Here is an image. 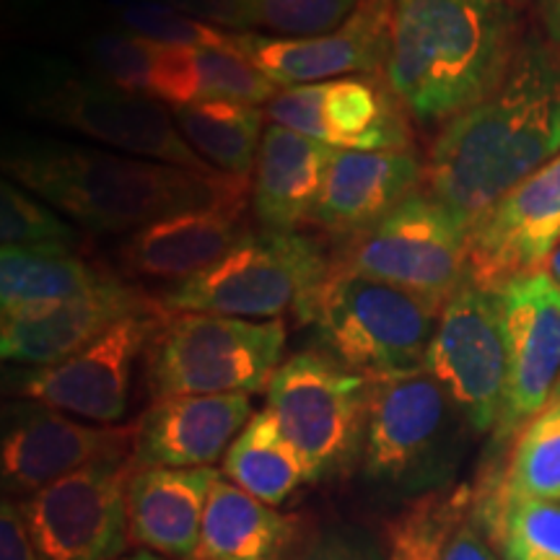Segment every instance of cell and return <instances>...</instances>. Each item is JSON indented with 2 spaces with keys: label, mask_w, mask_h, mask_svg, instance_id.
Listing matches in <instances>:
<instances>
[{
  "label": "cell",
  "mask_w": 560,
  "mask_h": 560,
  "mask_svg": "<svg viewBox=\"0 0 560 560\" xmlns=\"http://www.w3.org/2000/svg\"><path fill=\"white\" fill-rule=\"evenodd\" d=\"M172 115L187 143L213 170L249 177L262 145L268 112L236 102H195L172 107Z\"/></svg>",
  "instance_id": "29"
},
{
  "label": "cell",
  "mask_w": 560,
  "mask_h": 560,
  "mask_svg": "<svg viewBox=\"0 0 560 560\" xmlns=\"http://www.w3.org/2000/svg\"><path fill=\"white\" fill-rule=\"evenodd\" d=\"M439 560H499L495 552L490 550V545L482 540L480 529L467 520L462 527L454 532V537L446 545V550L441 552Z\"/></svg>",
  "instance_id": "40"
},
{
  "label": "cell",
  "mask_w": 560,
  "mask_h": 560,
  "mask_svg": "<svg viewBox=\"0 0 560 560\" xmlns=\"http://www.w3.org/2000/svg\"><path fill=\"white\" fill-rule=\"evenodd\" d=\"M441 310L384 280L332 268L299 319L317 330L327 355L376 382L425 369Z\"/></svg>",
  "instance_id": "4"
},
{
  "label": "cell",
  "mask_w": 560,
  "mask_h": 560,
  "mask_svg": "<svg viewBox=\"0 0 560 560\" xmlns=\"http://www.w3.org/2000/svg\"><path fill=\"white\" fill-rule=\"evenodd\" d=\"M480 511L501 560H560V503L488 495Z\"/></svg>",
  "instance_id": "31"
},
{
  "label": "cell",
  "mask_w": 560,
  "mask_h": 560,
  "mask_svg": "<svg viewBox=\"0 0 560 560\" xmlns=\"http://www.w3.org/2000/svg\"><path fill=\"white\" fill-rule=\"evenodd\" d=\"M342 268L444 306L467 280V231L431 192H416L366 234Z\"/></svg>",
  "instance_id": "10"
},
{
  "label": "cell",
  "mask_w": 560,
  "mask_h": 560,
  "mask_svg": "<svg viewBox=\"0 0 560 560\" xmlns=\"http://www.w3.org/2000/svg\"><path fill=\"white\" fill-rule=\"evenodd\" d=\"M0 560H39L24 511L9 495L0 506Z\"/></svg>",
  "instance_id": "39"
},
{
  "label": "cell",
  "mask_w": 560,
  "mask_h": 560,
  "mask_svg": "<svg viewBox=\"0 0 560 560\" xmlns=\"http://www.w3.org/2000/svg\"><path fill=\"white\" fill-rule=\"evenodd\" d=\"M332 265L319 242L299 231H249L213 268L161 296L166 314H221L240 319H280L304 314Z\"/></svg>",
  "instance_id": "6"
},
{
  "label": "cell",
  "mask_w": 560,
  "mask_h": 560,
  "mask_svg": "<svg viewBox=\"0 0 560 560\" xmlns=\"http://www.w3.org/2000/svg\"><path fill=\"white\" fill-rule=\"evenodd\" d=\"M11 182L79 226L100 234L138 231L182 213L247 200L249 177L198 172L120 151L68 143H16L5 151Z\"/></svg>",
  "instance_id": "2"
},
{
  "label": "cell",
  "mask_w": 560,
  "mask_h": 560,
  "mask_svg": "<svg viewBox=\"0 0 560 560\" xmlns=\"http://www.w3.org/2000/svg\"><path fill=\"white\" fill-rule=\"evenodd\" d=\"M120 560H170V558H161L151 550H140V552H136V556H128V558H120Z\"/></svg>",
  "instance_id": "43"
},
{
  "label": "cell",
  "mask_w": 560,
  "mask_h": 560,
  "mask_svg": "<svg viewBox=\"0 0 560 560\" xmlns=\"http://www.w3.org/2000/svg\"><path fill=\"white\" fill-rule=\"evenodd\" d=\"M21 102L37 120L81 132L128 156L213 172L179 132L172 107L115 86L96 73L45 66L26 75Z\"/></svg>",
  "instance_id": "8"
},
{
  "label": "cell",
  "mask_w": 560,
  "mask_h": 560,
  "mask_svg": "<svg viewBox=\"0 0 560 560\" xmlns=\"http://www.w3.org/2000/svg\"><path fill=\"white\" fill-rule=\"evenodd\" d=\"M560 247V153L495 202L467 234V280L503 291L548 268Z\"/></svg>",
  "instance_id": "16"
},
{
  "label": "cell",
  "mask_w": 560,
  "mask_h": 560,
  "mask_svg": "<svg viewBox=\"0 0 560 560\" xmlns=\"http://www.w3.org/2000/svg\"><path fill=\"white\" fill-rule=\"evenodd\" d=\"M223 475L268 506H280L293 490L310 482L304 462L270 410L255 412L234 439L223 457Z\"/></svg>",
  "instance_id": "28"
},
{
  "label": "cell",
  "mask_w": 560,
  "mask_h": 560,
  "mask_svg": "<svg viewBox=\"0 0 560 560\" xmlns=\"http://www.w3.org/2000/svg\"><path fill=\"white\" fill-rule=\"evenodd\" d=\"M223 32H244L242 0H153Z\"/></svg>",
  "instance_id": "38"
},
{
  "label": "cell",
  "mask_w": 560,
  "mask_h": 560,
  "mask_svg": "<svg viewBox=\"0 0 560 560\" xmlns=\"http://www.w3.org/2000/svg\"><path fill=\"white\" fill-rule=\"evenodd\" d=\"M371 387L319 350H301L280 363L265 389L270 410L304 462L310 482L350 470L361 459Z\"/></svg>",
  "instance_id": "9"
},
{
  "label": "cell",
  "mask_w": 560,
  "mask_h": 560,
  "mask_svg": "<svg viewBox=\"0 0 560 560\" xmlns=\"http://www.w3.org/2000/svg\"><path fill=\"white\" fill-rule=\"evenodd\" d=\"M506 3H511V5H516V3H527V0H506Z\"/></svg>",
  "instance_id": "44"
},
{
  "label": "cell",
  "mask_w": 560,
  "mask_h": 560,
  "mask_svg": "<svg viewBox=\"0 0 560 560\" xmlns=\"http://www.w3.org/2000/svg\"><path fill=\"white\" fill-rule=\"evenodd\" d=\"M244 202L182 210L132 231L120 247L122 268L138 278L174 285L200 276L249 234Z\"/></svg>",
  "instance_id": "22"
},
{
  "label": "cell",
  "mask_w": 560,
  "mask_h": 560,
  "mask_svg": "<svg viewBox=\"0 0 560 560\" xmlns=\"http://www.w3.org/2000/svg\"><path fill=\"white\" fill-rule=\"evenodd\" d=\"M109 272L94 268L73 247H3L0 310L3 319L30 317L96 291Z\"/></svg>",
  "instance_id": "27"
},
{
  "label": "cell",
  "mask_w": 560,
  "mask_h": 560,
  "mask_svg": "<svg viewBox=\"0 0 560 560\" xmlns=\"http://www.w3.org/2000/svg\"><path fill=\"white\" fill-rule=\"evenodd\" d=\"M285 350L280 319L166 314L145 350L151 395H255L268 389Z\"/></svg>",
  "instance_id": "7"
},
{
  "label": "cell",
  "mask_w": 560,
  "mask_h": 560,
  "mask_svg": "<svg viewBox=\"0 0 560 560\" xmlns=\"http://www.w3.org/2000/svg\"><path fill=\"white\" fill-rule=\"evenodd\" d=\"M560 153V52L522 37L509 73L433 143L429 192L470 234L490 208Z\"/></svg>",
  "instance_id": "1"
},
{
  "label": "cell",
  "mask_w": 560,
  "mask_h": 560,
  "mask_svg": "<svg viewBox=\"0 0 560 560\" xmlns=\"http://www.w3.org/2000/svg\"><path fill=\"white\" fill-rule=\"evenodd\" d=\"M164 317L161 306L132 314L66 361L19 374L13 389L24 400L66 416L115 425L128 412L136 361L149 350Z\"/></svg>",
  "instance_id": "13"
},
{
  "label": "cell",
  "mask_w": 560,
  "mask_h": 560,
  "mask_svg": "<svg viewBox=\"0 0 560 560\" xmlns=\"http://www.w3.org/2000/svg\"><path fill=\"white\" fill-rule=\"evenodd\" d=\"M296 522L219 478L208 495L195 560H289Z\"/></svg>",
  "instance_id": "26"
},
{
  "label": "cell",
  "mask_w": 560,
  "mask_h": 560,
  "mask_svg": "<svg viewBox=\"0 0 560 560\" xmlns=\"http://www.w3.org/2000/svg\"><path fill=\"white\" fill-rule=\"evenodd\" d=\"M392 3L363 0L361 9L340 30L319 37H268L257 32H234V47L255 62L278 89L382 75L389 45Z\"/></svg>",
  "instance_id": "18"
},
{
  "label": "cell",
  "mask_w": 560,
  "mask_h": 560,
  "mask_svg": "<svg viewBox=\"0 0 560 560\" xmlns=\"http://www.w3.org/2000/svg\"><path fill=\"white\" fill-rule=\"evenodd\" d=\"M289 560H384V548L366 529L335 524L312 535Z\"/></svg>",
  "instance_id": "37"
},
{
  "label": "cell",
  "mask_w": 560,
  "mask_h": 560,
  "mask_svg": "<svg viewBox=\"0 0 560 560\" xmlns=\"http://www.w3.org/2000/svg\"><path fill=\"white\" fill-rule=\"evenodd\" d=\"M363 0H242L244 32L268 37H319L340 30Z\"/></svg>",
  "instance_id": "33"
},
{
  "label": "cell",
  "mask_w": 560,
  "mask_h": 560,
  "mask_svg": "<svg viewBox=\"0 0 560 560\" xmlns=\"http://www.w3.org/2000/svg\"><path fill=\"white\" fill-rule=\"evenodd\" d=\"M268 117L335 151L412 149V117L384 75L283 89L268 104Z\"/></svg>",
  "instance_id": "14"
},
{
  "label": "cell",
  "mask_w": 560,
  "mask_h": 560,
  "mask_svg": "<svg viewBox=\"0 0 560 560\" xmlns=\"http://www.w3.org/2000/svg\"><path fill=\"white\" fill-rule=\"evenodd\" d=\"M467 423L450 392L429 371L371 387L361 467L366 480L400 495H423L450 488L465 452Z\"/></svg>",
  "instance_id": "5"
},
{
  "label": "cell",
  "mask_w": 560,
  "mask_h": 560,
  "mask_svg": "<svg viewBox=\"0 0 560 560\" xmlns=\"http://www.w3.org/2000/svg\"><path fill=\"white\" fill-rule=\"evenodd\" d=\"M545 270H548V276H550L552 280H556V283L560 285V247L556 249V255H552V257H550L548 268H545Z\"/></svg>",
  "instance_id": "42"
},
{
  "label": "cell",
  "mask_w": 560,
  "mask_h": 560,
  "mask_svg": "<svg viewBox=\"0 0 560 560\" xmlns=\"http://www.w3.org/2000/svg\"><path fill=\"white\" fill-rule=\"evenodd\" d=\"M221 475L213 467H138L128 482L130 542L172 560H195L208 495Z\"/></svg>",
  "instance_id": "23"
},
{
  "label": "cell",
  "mask_w": 560,
  "mask_h": 560,
  "mask_svg": "<svg viewBox=\"0 0 560 560\" xmlns=\"http://www.w3.org/2000/svg\"><path fill=\"white\" fill-rule=\"evenodd\" d=\"M520 42L506 0H392L382 75L412 120L446 125L499 86Z\"/></svg>",
  "instance_id": "3"
},
{
  "label": "cell",
  "mask_w": 560,
  "mask_h": 560,
  "mask_svg": "<svg viewBox=\"0 0 560 560\" xmlns=\"http://www.w3.org/2000/svg\"><path fill=\"white\" fill-rule=\"evenodd\" d=\"M159 306V301H151L136 285L109 278L86 296L66 301L42 314L3 319L0 355L5 363H19L26 369L52 366L102 338L117 322Z\"/></svg>",
  "instance_id": "20"
},
{
  "label": "cell",
  "mask_w": 560,
  "mask_h": 560,
  "mask_svg": "<svg viewBox=\"0 0 560 560\" xmlns=\"http://www.w3.org/2000/svg\"><path fill=\"white\" fill-rule=\"evenodd\" d=\"M382 3H392V0H382Z\"/></svg>",
  "instance_id": "45"
},
{
  "label": "cell",
  "mask_w": 560,
  "mask_h": 560,
  "mask_svg": "<svg viewBox=\"0 0 560 560\" xmlns=\"http://www.w3.org/2000/svg\"><path fill=\"white\" fill-rule=\"evenodd\" d=\"M493 495L560 503V392L520 431Z\"/></svg>",
  "instance_id": "30"
},
{
  "label": "cell",
  "mask_w": 560,
  "mask_h": 560,
  "mask_svg": "<svg viewBox=\"0 0 560 560\" xmlns=\"http://www.w3.org/2000/svg\"><path fill=\"white\" fill-rule=\"evenodd\" d=\"M423 179L425 166L412 149L335 151L312 223L355 240L420 192Z\"/></svg>",
  "instance_id": "21"
},
{
  "label": "cell",
  "mask_w": 560,
  "mask_h": 560,
  "mask_svg": "<svg viewBox=\"0 0 560 560\" xmlns=\"http://www.w3.org/2000/svg\"><path fill=\"white\" fill-rule=\"evenodd\" d=\"M470 490L444 488L423 495L389 527L384 560H439L462 524L467 522Z\"/></svg>",
  "instance_id": "32"
},
{
  "label": "cell",
  "mask_w": 560,
  "mask_h": 560,
  "mask_svg": "<svg viewBox=\"0 0 560 560\" xmlns=\"http://www.w3.org/2000/svg\"><path fill=\"white\" fill-rule=\"evenodd\" d=\"M132 450L136 425L83 423L47 405L13 402L3 416V490L11 499H30L94 462L132 457Z\"/></svg>",
  "instance_id": "15"
},
{
  "label": "cell",
  "mask_w": 560,
  "mask_h": 560,
  "mask_svg": "<svg viewBox=\"0 0 560 560\" xmlns=\"http://www.w3.org/2000/svg\"><path fill=\"white\" fill-rule=\"evenodd\" d=\"M115 13L125 30L164 47H229L234 34L202 24L153 0H120Z\"/></svg>",
  "instance_id": "36"
},
{
  "label": "cell",
  "mask_w": 560,
  "mask_h": 560,
  "mask_svg": "<svg viewBox=\"0 0 560 560\" xmlns=\"http://www.w3.org/2000/svg\"><path fill=\"white\" fill-rule=\"evenodd\" d=\"M425 371L450 392L472 431L499 429L509 387V346L501 299L470 280L441 310Z\"/></svg>",
  "instance_id": "11"
},
{
  "label": "cell",
  "mask_w": 560,
  "mask_h": 560,
  "mask_svg": "<svg viewBox=\"0 0 560 560\" xmlns=\"http://www.w3.org/2000/svg\"><path fill=\"white\" fill-rule=\"evenodd\" d=\"M249 395L159 397L136 425L138 467H213L249 423Z\"/></svg>",
  "instance_id": "19"
},
{
  "label": "cell",
  "mask_w": 560,
  "mask_h": 560,
  "mask_svg": "<svg viewBox=\"0 0 560 560\" xmlns=\"http://www.w3.org/2000/svg\"><path fill=\"white\" fill-rule=\"evenodd\" d=\"M0 240L3 247H73L79 231L37 195L5 179L0 187Z\"/></svg>",
  "instance_id": "34"
},
{
  "label": "cell",
  "mask_w": 560,
  "mask_h": 560,
  "mask_svg": "<svg viewBox=\"0 0 560 560\" xmlns=\"http://www.w3.org/2000/svg\"><path fill=\"white\" fill-rule=\"evenodd\" d=\"M164 55V45L138 37L128 30L100 34L89 45V58L94 60L96 75L143 96L153 94V83H156Z\"/></svg>",
  "instance_id": "35"
},
{
  "label": "cell",
  "mask_w": 560,
  "mask_h": 560,
  "mask_svg": "<svg viewBox=\"0 0 560 560\" xmlns=\"http://www.w3.org/2000/svg\"><path fill=\"white\" fill-rule=\"evenodd\" d=\"M509 346L506 405L499 433H520L548 405L560 382V285L548 270L499 291Z\"/></svg>",
  "instance_id": "17"
},
{
  "label": "cell",
  "mask_w": 560,
  "mask_h": 560,
  "mask_svg": "<svg viewBox=\"0 0 560 560\" xmlns=\"http://www.w3.org/2000/svg\"><path fill=\"white\" fill-rule=\"evenodd\" d=\"M283 89H278L255 62H249L234 47H166L164 62L153 83L151 100L170 107H185L195 102H236L270 104Z\"/></svg>",
  "instance_id": "25"
},
{
  "label": "cell",
  "mask_w": 560,
  "mask_h": 560,
  "mask_svg": "<svg viewBox=\"0 0 560 560\" xmlns=\"http://www.w3.org/2000/svg\"><path fill=\"white\" fill-rule=\"evenodd\" d=\"M136 457L102 459L19 499L39 560H120Z\"/></svg>",
  "instance_id": "12"
},
{
  "label": "cell",
  "mask_w": 560,
  "mask_h": 560,
  "mask_svg": "<svg viewBox=\"0 0 560 560\" xmlns=\"http://www.w3.org/2000/svg\"><path fill=\"white\" fill-rule=\"evenodd\" d=\"M537 11H540L545 42L560 52V0H540Z\"/></svg>",
  "instance_id": "41"
},
{
  "label": "cell",
  "mask_w": 560,
  "mask_h": 560,
  "mask_svg": "<svg viewBox=\"0 0 560 560\" xmlns=\"http://www.w3.org/2000/svg\"><path fill=\"white\" fill-rule=\"evenodd\" d=\"M335 149L272 122L265 128L255 177L252 210L262 229L296 231L312 221Z\"/></svg>",
  "instance_id": "24"
}]
</instances>
